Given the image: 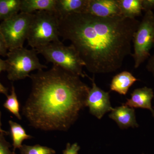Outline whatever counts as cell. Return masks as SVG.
Returning a JSON list of instances; mask_svg holds the SVG:
<instances>
[{
    "label": "cell",
    "mask_w": 154,
    "mask_h": 154,
    "mask_svg": "<svg viewBox=\"0 0 154 154\" xmlns=\"http://www.w3.org/2000/svg\"><path fill=\"white\" fill-rule=\"evenodd\" d=\"M137 81L138 80L131 73L124 71L113 77L110 85V89L111 91L120 95L125 96L129 88Z\"/></svg>",
    "instance_id": "4fadbf2b"
},
{
    "label": "cell",
    "mask_w": 154,
    "mask_h": 154,
    "mask_svg": "<svg viewBox=\"0 0 154 154\" xmlns=\"http://www.w3.org/2000/svg\"><path fill=\"white\" fill-rule=\"evenodd\" d=\"M37 54L43 56L48 63H51L80 77H88L83 72L85 64L76 49L71 44L64 45L60 41L54 42L35 49Z\"/></svg>",
    "instance_id": "3957f363"
},
{
    "label": "cell",
    "mask_w": 154,
    "mask_h": 154,
    "mask_svg": "<svg viewBox=\"0 0 154 154\" xmlns=\"http://www.w3.org/2000/svg\"><path fill=\"white\" fill-rule=\"evenodd\" d=\"M122 17L136 19L142 15V0H118Z\"/></svg>",
    "instance_id": "9a60e30c"
},
{
    "label": "cell",
    "mask_w": 154,
    "mask_h": 154,
    "mask_svg": "<svg viewBox=\"0 0 154 154\" xmlns=\"http://www.w3.org/2000/svg\"><path fill=\"white\" fill-rule=\"evenodd\" d=\"M56 0H21L20 12L34 14L38 11L54 12Z\"/></svg>",
    "instance_id": "5bb4252c"
},
{
    "label": "cell",
    "mask_w": 154,
    "mask_h": 154,
    "mask_svg": "<svg viewBox=\"0 0 154 154\" xmlns=\"http://www.w3.org/2000/svg\"><path fill=\"white\" fill-rule=\"evenodd\" d=\"M21 0H0V21L14 17L20 12Z\"/></svg>",
    "instance_id": "e0dca14e"
},
{
    "label": "cell",
    "mask_w": 154,
    "mask_h": 154,
    "mask_svg": "<svg viewBox=\"0 0 154 154\" xmlns=\"http://www.w3.org/2000/svg\"><path fill=\"white\" fill-rule=\"evenodd\" d=\"M34 14L20 12L0 24V31L8 51L23 47Z\"/></svg>",
    "instance_id": "52a82bcc"
},
{
    "label": "cell",
    "mask_w": 154,
    "mask_h": 154,
    "mask_svg": "<svg viewBox=\"0 0 154 154\" xmlns=\"http://www.w3.org/2000/svg\"><path fill=\"white\" fill-rule=\"evenodd\" d=\"M80 146L77 143L71 144L67 143L66 149L63 151V154H79Z\"/></svg>",
    "instance_id": "44dd1931"
},
{
    "label": "cell",
    "mask_w": 154,
    "mask_h": 154,
    "mask_svg": "<svg viewBox=\"0 0 154 154\" xmlns=\"http://www.w3.org/2000/svg\"><path fill=\"white\" fill-rule=\"evenodd\" d=\"M134 52L131 56L134 61V68L137 69L150 57V51L154 47V13L146 12L140 22L132 40Z\"/></svg>",
    "instance_id": "8992f818"
},
{
    "label": "cell",
    "mask_w": 154,
    "mask_h": 154,
    "mask_svg": "<svg viewBox=\"0 0 154 154\" xmlns=\"http://www.w3.org/2000/svg\"><path fill=\"white\" fill-rule=\"evenodd\" d=\"M86 13L101 18L122 17L118 0H89Z\"/></svg>",
    "instance_id": "9c48e42d"
},
{
    "label": "cell",
    "mask_w": 154,
    "mask_h": 154,
    "mask_svg": "<svg viewBox=\"0 0 154 154\" xmlns=\"http://www.w3.org/2000/svg\"><path fill=\"white\" fill-rule=\"evenodd\" d=\"M143 11L145 12L154 10V0H142Z\"/></svg>",
    "instance_id": "cb8c5ba5"
},
{
    "label": "cell",
    "mask_w": 154,
    "mask_h": 154,
    "mask_svg": "<svg viewBox=\"0 0 154 154\" xmlns=\"http://www.w3.org/2000/svg\"><path fill=\"white\" fill-rule=\"evenodd\" d=\"M59 19L55 12L38 11L34 13L27 38L33 49L59 41Z\"/></svg>",
    "instance_id": "277c9868"
},
{
    "label": "cell",
    "mask_w": 154,
    "mask_h": 154,
    "mask_svg": "<svg viewBox=\"0 0 154 154\" xmlns=\"http://www.w3.org/2000/svg\"><path fill=\"white\" fill-rule=\"evenodd\" d=\"M6 60L8 78L11 81L24 79L30 77V72L41 70L47 66L39 62L36 50L25 48L9 51Z\"/></svg>",
    "instance_id": "5b68a950"
},
{
    "label": "cell",
    "mask_w": 154,
    "mask_h": 154,
    "mask_svg": "<svg viewBox=\"0 0 154 154\" xmlns=\"http://www.w3.org/2000/svg\"><path fill=\"white\" fill-rule=\"evenodd\" d=\"M89 0H56L55 11L59 18L86 13Z\"/></svg>",
    "instance_id": "7c38bea8"
},
{
    "label": "cell",
    "mask_w": 154,
    "mask_h": 154,
    "mask_svg": "<svg viewBox=\"0 0 154 154\" xmlns=\"http://www.w3.org/2000/svg\"><path fill=\"white\" fill-rule=\"evenodd\" d=\"M3 134H0V154H15L10 150V144L5 139Z\"/></svg>",
    "instance_id": "ffe728a7"
},
{
    "label": "cell",
    "mask_w": 154,
    "mask_h": 154,
    "mask_svg": "<svg viewBox=\"0 0 154 154\" xmlns=\"http://www.w3.org/2000/svg\"><path fill=\"white\" fill-rule=\"evenodd\" d=\"M59 36L69 40L92 73L120 69L131 55L134 34L140 24L123 17L101 18L87 13L59 18Z\"/></svg>",
    "instance_id": "6da1fadb"
},
{
    "label": "cell",
    "mask_w": 154,
    "mask_h": 154,
    "mask_svg": "<svg viewBox=\"0 0 154 154\" xmlns=\"http://www.w3.org/2000/svg\"><path fill=\"white\" fill-rule=\"evenodd\" d=\"M8 49L7 47L5 38L0 31V55L3 57L7 56Z\"/></svg>",
    "instance_id": "603a6c76"
},
{
    "label": "cell",
    "mask_w": 154,
    "mask_h": 154,
    "mask_svg": "<svg viewBox=\"0 0 154 154\" xmlns=\"http://www.w3.org/2000/svg\"><path fill=\"white\" fill-rule=\"evenodd\" d=\"M21 154H55V150L51 148L36 144L29 146L23 144L19 149Z\"/></svg>",
    "instance_id": "d6986e66"
},
{
    "label": "cell",
    "mask_w": 154,
    "mask_h": 154,
    "mask_svg": "<svg viewBox=\"0 0 154 154\" xmlns=\"http://www.w3.org/2000/svg\"><path fill=\"white\" fill-rule=\"evenodd\" d=\"M7 96V100L3 106L18 119L21 120L22 117L20 113V104L14 85L12 86L11 94Z\"/></svg>",
    "instance_id": "ac0fdd59"
},
{
    "label": "cell",
    "mask_w": 154,
    "mask_h": 154,
    "mask_svg": "<svg viewBox=\"0 0 154 154\" xmlns=\"http://www.w3.org/2000/svg\"><path fill=\"white\" fill-rule=\"evenodd\" d=\"M131 97L124 105L131 108H140L149 110L154 117V110L152 107V101L154 95L152 89L148 87L135 89Z\"/></svg>",
    "instance_id": "30bf717a"
},
{
    "label": "cell",
    "mask_w": 154,
    "mask_h": 154,
    "mask_svg": "<svg viewBox=\"0 0 154 154\" xmlns=\"http://www.w3.org/2000/svg\"><path fill=\"white\" fill-rule=\"evenodd\" d=\"M32 88L22 109L30 126L66 131L86 107L90 87L80 77L56 66L30 75Z\"/></svg>",
    "instance_id": "7a4b0ae2"
},
{
    "label": "cell",
    "mask_w": 154,
    "mask_h": 154,
    "mask_svg": "<svg viewBox=\"0 0 154 154\" xmlns=\"http://www.w3.org/2000/svg\"><path fill=\"white\" fill-rule=\"evenodd\" d=\"M146 68L149 72L151 73L154 78V53L149 58Z\"/></svg>",
    "instance_id": "d4e9b609"
},
{
    "label": "cell",
    "mask_w": 154,
    "mask_h": 154,
    "mask_svg": "<svg viewBox=\"0 0 154 154\" xmlns=\"http://www.w3.org/2000/svg\"></svg>",
    "instance_id": "4316f807"
},
{
    "label": "cell",
    "mask_w": 154,
    "mask_h": 154,
    "mask_svg": "<svg viewBox=\"0 0 154 154\" xmlns=\"http://www.w3.org/2000/svg\"><path fill=\"white\" fill-rule=\"evenodd\" d=\"M11 134L13 141L14 150L20 148L22 146V143L26 140L31 139L33 137L28 134L25 131V128L21 125L12 121L9 120Z\"/></svg>",
    "instance_id": "2e32d148"
},
{
    "label": "cell",
    "mask_w": 154,
    "mask_h": 154,
    "mask_svg": "<svg viewBox=\"0 0 154 154\" xmlns=\"http://www.w3.org/2000/svg\"><path fill=\"white\" fill-rule=\"evenodd\" d=\"M109 117L114 120L121 129H127L130 127L134 128L139 126L136 119L134 108L124 104L113 108Z\"/></svg>",
    "instance_id": "8fae6325"
},
{
    "label": "cell",
    "mask_w": 154,
    "mask_h": 154,
    "mask_svg": "<svg viewBox=\"0 0 154 154\" xmlns=\"http://www.w3.org/2000/svg\"><path fill=\"white\" fill-rule=\"evenodd\" d=\"M1 115H2V114H1V112L0 111V134H8V131H5L4 130L2 129V123H1Z\"/></svg>",
    "instance_id": "484cf974"
},
{
    "label": "cell",
    "mask_w": 154,
    "mask_h": 154,
    "mask_svg": "<svg viewBox=\"0 0 154 154\" xmlns=\"http://www.w3.org/2000/svg\"><path fill=\"white\" fill-rule=\"evenodd\" d=\"M6 63L5 60H3L0 58V73L3 71H6ZM0 94H3L8 96V90L7 88H5L0 82Z\"/></svg>",
    "instance_id": "7402d4cb"
},
{
    "label": "cell",
    "mask_w": 154,
    "mask_h": 154,
    "mask_svg": "<svg viewBox=\"0 0 154 154\" xmlns=\"http://www.w3.org/2000/svg\"><path fill=\"white\" fill-rule=\"evenodd\" d=\"M94 77L88 78L92 82V87L87 96L86 105L89 107L90 113L100 119L105 113L111 112L113 108L110 104L109 92L98 87L95 83Z\"/></svg>",
    "instance_id": "ba28073f"
}]
</instances>
